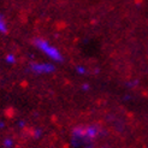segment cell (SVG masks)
I'll list each match as a JSON object with an SVG mask.
<instances>
[{"mask_svg":"<svg viewBox=\"0 0 148 148\" xmlns=\"http://www.w3.org/2000/svg\"><path fill=\"white\" fill-rule=\"evenodd\" d=\"M99 127L97 125H87L77 127L72 130V145L78 146L79 143H90L92 140L99 135Z\"/></svg>","mask_w":148,"mask_h":148,"instance_id":"cell-1","label":"cell"},{"mask_svg":"<svg viewBox=\"0 0 148 148\" xmlns=\"http://www.w3.org/2000/svg\"><path fill=\"white\" fill-rule=\"evenodd\" d=\"M33 43L36 48L40 52H42L47 58H49L52 62H63V54L60 53V51L56 46L51 45L47 40L41 39V38H36L33 41Z\"/></svg>","mask_w":148,"mask_h":148,"instance_id":"cell-2","label":"cell"},{"mask_svg":"<svg viewBox=\"0 0 148 148\" xmlns=\"http://www.w3.org/2000/svg\"><path fill=\"white\" fill-rule=\"evenodd\" d=\"M29 69L36 75H48L54 72L56 66L53 63H32L29 65Z\"/></svg>","mask_w":148,"mask_h":148,"instance_id":"cell-3","label":"cell"},{"mask_svg":"<svg viewBox=\"0 0 148 148\" xmlns=\"http://www.w3.org/2000/svg\"><path fill=\"white\" fill-rule=\"evenodd\" d=\"M0 33H7V24H6V21L4 19V17L0 14Z\"/></svg>","mask_w":148,"mask_h":148,"instance_id":"cell-4","label":"cell"},{"mask_svg":"<svg viewBox=\"0 0 148 148\" xmlns=\"http://www.w3.org/2000/svg\"><path fill=\"white\" fill-rule=\"evenodd\" d=\"M12 146H13V140H12V138L7 137V138L4 140V147H5V148H11Z\"/></svg>","mask_w":148,"mask_h":148,"instance_id":"cell-5","label":"cell"},{"mask_svg":"<svg viewBox=\"0 0 148 148\" xmlns=\"http://www.w3.org/2000/svg\"><path fill=\"white\" fill-rule=\"evenodd\" d=\"M5 60H6V63H9V64H14L16 63V57H14L13 54H9L5 58Z\"/></svg>","mask_w":148,"mask_h":148,"instance_id":"cell-6","label":"cell"},{"mask_svg":"<svg viewBox=\"0 0 148 148\" xmlns=\"http://www.w3.org/2000/svg\"><path fill=\"white\" fill-rule=\"evenodd\" d=\"M33 135H34L35 138H40L42 136V130L41 129H35L34 132H33Z\"/></svg>","mask_w":148,"mask_h":148,"instance_id":"cell-7","label":"cell"},{"mask_svg":"<svg viewBox=\"0 0 148 148\" xmlns=\"http://www.w3.org/2000/svg\"><path fill=\"white\" fill-rule=\"evenodd\" d=\"M76 71H77L78 73H81V75H86V73H87V70H86L84 66H77Z\"/></svg>","mask_w":148,"mask_h":148,"instance_id":"cell-8","label":"cell"},{"mask_svg":"<svg viewBox=\"0 0 148 148\" xmlns=\"http://www.w3.org/2000/svg\"><path fill=\"white\" fill-rule=\"evenodd\" d=\"M5 127V123L3 121H0V128H4Z\"/></svg>","mask_w":148,"mask_h":148,"instance_id":"cell-9","label":"cell"},{"mask_svg":"<svg viewBox=\"0 0 148 148\" xmlns=\"http://www.w3.org/2000/svg\"><path fill=\"white\" fill-rule=\"evenodd\" d=\"M83 89H84V90H87V89H88V86H87V84H84V86H83Z\"/></svg>","mask_w":148,"mask_h":148,"instance_id":"cell-10","label":"cell"}]
</instances>
